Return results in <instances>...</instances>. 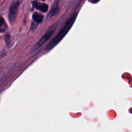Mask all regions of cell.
<instances>
[{
  "instance_id": "cell-1",
  "label": "cell",
  "mask_w": 132,
  "mask_h": 132,
  "mask_svg": "<svg viewBox=\"0 0 132 132\" xmlns=\"http://www.w3.org/2000/svg\"><path fill=\"white\" fill-rule=\"evenodd\" d=\"M77 12H75L71 16V17L66 22L64 26L61 29V30L49 42V43L48 44L47 46L46 47V51H48L51 50L58 43H59L61 41V40L64 37V36L67 35V34L68 32V31H69V30L73 25L77 18Z\"/></svg>"
},
{
  "instance_id": "cell-6",
  "label": "cell",
  "mask_w": 132,
  "mask_h": 132,
  "mask_svg": "<svg viewBox=\"0 0 132 132\" xmlns=\"http://www.w3.org/2000/svg\"><path fill=\"white\" fill-rule=\"evenodd\" d=\"M32 19L36 22L39 23L42 22L43 16L41 14H39L37 12H35L32 15Z\"/></svg>"
},
{
  "instance_id": "cell-5",
  "label": "cell",
  "mask_w": 132,
  "mask_h": 132,
  "mask_svg": "<svg viewBox=\"0 0 132 132\" xmlns=\"http://www.w3.org/2000/svg\"><path fill=\"white\" fill-rule=\"evenodd\" d=\"M60 0H55L54 4H53L50 12V14L51 16L56 15L58 12V6L60 3Z\"/></svg>"
},
{
  "instance_id": "cell-7",
  "label": "cell",
  "mask_w": 132,
  "mask_h": 132,
  "mask_svg": "<svg viewBox=\"0 0 132 132\" xmlns=\"http://www.w3.org/2000/svg\"><path fill=\"white\" fill-rule=\"evenodd\" d=\"M6 29V24L3 18L0 16V32H4Z\"/></svg>"
},
{
  "instance_id": "cell-3",
  "label": "cell",
  "mask_w": 132,
  "mask_h": 132,
  "mask_svg": "<svg viewBox=\"0 0 132 132\" xmlns=\"http://www.w3.org/2000/svg\"><path fill=\"white\" fill-rule=\"evenodd\" d=\"M19 5V2H16L12 4L10 7L9 12L8 15V19L10 23H11V24L13 23L15 20L18 11Z\"/></svg>"
},
{
  "instance_id": "cell-4",
  "label": "cell",
  "mask_w": 132,
  "mask_h": 132,
  "mask_svg": "<svg viewBox=\"0 0 132 132\" xmlns=\"http://www.w3.org/2000/svg\"><path fill=\"white\" fill-rule=\"evenodd\" d=\"M33 7L38 10H40L43 12H46L48 10V5L45 4H40L36 1H33L32 2Z\"/></svg>"
},
{
  "instance_id": "cell-8",
  "label": "cell",
  "mask_w": 132,
  "mask_h": 132,
  "mask_svg": "<svg viewBox=\"0 0 132 132\" xmlns=\"http://www.w3.org/2000/svg\"><path fill=\"white\" fill-rule=\"evenodd\" d=\"M100 0H89V1L92 3H96L98 2Z\"/></svg>"
},
{
  "instance_id": "cell-9",
  "label": "cell",
  "mask_w": 132,
  "mask_h": 132,
  "mask_svg": "<svg viewBox=\"0 0 132 132\" xmlns=\"http://www.w3.org/2000/svg\"><path fill=\"white\" fill-rule=\"evenodd\" d=\"M42 1H45V0H42Z\"/></svg>"
},
{
  "instance_id": "cell-2",
  "label": "cell",
  "mask_w": 132,
  "mask_h": 132,
  "mask_svg": "<svg viewBox=\"0 0 132 132\" xmlns=\"http://www.w3.org/2000/svg\"><path fill=\"white\" fill-rule=\"evenodd\" d=\"M57 27V24H55L53 26H52L46 32V33L44 35V36L34 45V46L32 49V52H34L37 50L38 48L40 47L43 44H44L48 40H49V39L52 36L54 32H55Z\"/></svg>"
}]
</instances>
